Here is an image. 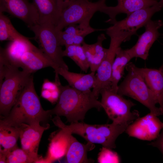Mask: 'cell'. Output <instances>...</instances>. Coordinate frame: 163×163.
<instances>
[{
  "mask_svg": "<svg viewBox=\"0 0 163 163\" xmlns=\"http://www.w3.org/2000/svg\"><path fill=\"white\" fill-rule=\"evenodd\" d=\"M71 135L61 129L52 140L48 155L45 159H42L41 162H52L65 155Z\"/></svg>",
  "mask_w": 163,
  "mask_h": 163,
  "instance_id": "obj_24",
  "label": "cell"
},
{
  "mask_svg": "<svg viewBox=\"0 0 163 163\" xmlns=\"http://www.w3.org/2000/svg\"><path fill=\"white\" fill-rule=\"evenodd\" d=\"M140 69L163 113V65L158 69L140 68Z\"/></svg>",
  "mask_w": 163,
  "mask_h": 163,
  "instance_id": "obj_19",
  "label": "cell"
},
{
  "mask_svg": "<svg viewBox=\"0 0 163 163\" xmlns=\"http://www.w3.org/2000/svg\"><path fill=\"white\" fill-rule=\"evenodd\" d=\"M0 11L20 19L28 27L39 24L37 10L28 0H0Z\"/></svg>",
  "mask_w": 163,
  "mask_h": 163,
  "instance_id": "obj_12",
  "label": "cell"
},
{
  "mask_svg": "<svg viewBox=\"0 0 163 163\" xmlns=\"http://www.w3.org/2000/svg\"><path fill=\"white\" fill-rule=\"evenodd\" d=\"M117 5L115 6H108L106 5L102 12L109 16L110 18L106 22L113 24L117 21L116 17L121 13L129 15L139 9L150 7L158 3V0H117Z\"/></svg>",
  "mask_w": 163,
  "mask_h": 163,
  "instance_id": "obj_16",
  "label": "cell"
},
{
  "mask_svg": "<svg viewBox=\"0 0 163 163\" xmlns=\"http://www.w3.org/2000/svg\"><path fill=\"white\" fill-rule=\"evenodd\" d=\"M163 126V122L157 116L150 112L134 120L128 125L125 132L129 136L151 141L158 137Z\"/></svg>",
  "mask_w": 163,
  "mask_h": 163,
  "instance_id": "obj_11",
  "label": "cell"
},
{
  "mask_svg": "<svg viewBox=\"0 0 163 163\" xmlns=\"http://www.w3.org/2000/svg\"><path fill=\"white\" fill-rule=\"evenodd\" d=\"M101 102L108 117L113 122L117 124L129 125L139 117V111H131L135 104L129 100L124 98L110 88L102 89Z\"/></svg>",
  "mask_w": 163,
  "mask_h": 163,
  "instance_id": "obj_7",
  "label": "cell"
},
{
  "mask_svg": "<svg viewBox=\"0 0 163 163\" xmlns=\"http://www.w3.org/2000/svg\"><path fill=\"white\" fill-rule=\"evenodd\" d=\"M161 8L159 2L152 6L142 8L127 15L123 20L117 21L109 28L120 33L128 41L132 36L136 34L139 29L144 26L151 20L155 13Z\"/></svg>",
  "mask_w": 163,
  "mask_h": 163,
  "instance_id": "obj_10",
  "label": "cell"
},
{
  "mask_svg": "<svg viewBox=\"0 0 163 163\" xmlns=\"http://www.w3.org/2000/svg\"><path fill=\"white\" fill-rule=\"evenodd\" d=\"M163 25V22L160 20H150L145 24V32L139 36L136 44L129 49L133 58H139L144 60L147 59L151 47L159 36L158 30Z\"/></svg>",
  "mask_w": 163,
  "mask_h": 163,
  "instance_id": "obj_14",
  "label": "cell"
},
{
  "mask_svg": "<svg viewBox=\"0 0 163 163\" xmlns=\"http://www.w3.org/2000/svg\"><path fill=\"white\" fill-rule=\"evenodd\" d=\"M0 114L7 116L18 100L32 74L7 62H0Z\"/></svg>",
  "mask_w": 163,
  "mask_h": 163,
  "instance_id": "obj_4",
  "label": "cell"
},
{
  "mask_svg": "<svg viewBox=\"0 0 163 163\" xmlns=\"http://www.w3.org/2000/svg\"><path fill=\"white\" fill-rule=\"evenodd\" d=\"M133 57L129 49L123 50L120 47L117 51L111 71L110 88L117 92L118 83L124 74L127 64Z\"/></svg>",
  "mask_w": 163,
  "mask_h": 163,
  "instance_id": "obj_22",
  "label": "cell"
},
{
  "mask_svg": "<svg viewBox=\"0 0 163 163\" xmlns=\"http://www.w3.org/2000/svg\"><path fill=\"white\" fill-rule=\"evenodd\" d=\"M158 2L160 6L162 8L163 7V0H159Z\"/></svg>",
  "mask_w": 163,
  "mask_h": 163,
  "instance_id": "obj_33",
  "label": "cell"
},
{
  "mask_svg": "<svg viewBox=\"0 0 163 163\" xmlns=\"http://www.w3.org/2000/svg\"><path fill=\"white\" fill-rule=\"evenodd\" d=\"M105 30L110 40L105 57L96 71V83L92 91L97 98L102 89L110 88L112 68L117 50L122 43L126 41L125 38L118 32L108 28Z\"/></svg>",
  "mask_w": 163,
  "mask_h": 163,
  "instance_id": "obj_9",
  "label": "cell"
},
{
  "mask_svg": "<svg viewBox=\"0 0 163 163\" xmlns=\"http://www.w3.org/2000/svg\"><path fill=\"white\" fill-rule=\"evenodd\" d=\"M120 158L117 153L111 149L103 147L98 154V162L100 163H119Z\"/></svg>",
  "mask_w": 163,
  "mask_h": 163,
  "instance_id": "obj_29",
  "label": "cell"
},
{
  "mask_svg": "<svg viewBox=\"0 0 163 163\" xmlns=\"http://www.w3.org/2000/svg\"><path fill=\"white\" fill-rule=\"evenodd\" d=\"M60 12L62 7L74 0H57Z\"/></svg>",
  "mask_w": 163,
  "mask_h": 163,
  "instance_id": "obj_32",
  "label": "cell"
},
{
  "mask_svg": "<svg viewBox=\"0 0 163 163\" xmlns=\"http://www.w3.org/2000/svg\"><path fill=\"white\" fill-rule=\"evenodd\" d=\"M94 144L88 142L86 144L78 141L71 135L69 139L67 149L65 154L66 162L68 163H87L93 162L88 158L87 153L93 150Z\"/></svg>",
  "mask_w": 163,
  "mask_h": 163,
  "instance_id": "obj_17",
  "label": "cell"
},
{
  "mask_svg": "<svg viewBox=\"0 0 163 163\" xmlns=\"http://www.w3.org/2000/svg\"><path fill=\"white\" fill-rule=\"evenodd\" d=\"M63 50V57L71 59L83 72H86L89 66L82 45H73L65 46Z\"/></svg>",
  "mask_w": 163,
  "mask_h": 163,
  "instance_id": "obj_27",
  "label": "cell"
},
{
  "mask_svg": "<svg viewBox=\"0 0 163 163\" xmlns=\"http://www.w3.org/2000/svg\"><path fill=\"white\" fill-rule=\"evenodd\" d=\"M17 66L31 73L43 68L50 67L54 70L55 79L59 78L58 73L59 68L40 49L35 46L23 54Z\"/></svg>",
  "mask_w": 163,
  "mask_h": 163,
  "instance_id": "obj_15",
  "label": "cell"
},
{
  "mask_svg": "<svg viewBox=\"0 0 163 163\" xmlns=\"http://www.w3.org/2000/svg\"><path fill=\"white\" fill-rule=\"evenodd\" d=\"M125 69L127 74L118 86L117 93L138 101L157 116L163 114L160 108L156 106V100L147 85L140 68L133 62H129Z\"/></svg>",
  "mask_w": 163,
  "mask_h": 163,
  "instance_id": "obj_5",
  "label": "cell"
},
{
  "mask_svg": "<svg viewBox=\"0 0 163 163\" xmlns=\"http://www.w3.org/2000/svg\"><path fill=\"white\" fill-rule=\"evenodd\" d=\"M35 34L34 38L40 49L58 67L69 70L63 59V50L60 44L58 31L50 22L39 24L29 27Z\"/></svg>",
  "mask_w": 163,
  "mask_h": 163,
  "instance_id": "obj_8",
  "label": "cell"
},
{
  "mask_svg": "<svg viewBox=\"0 0 163 163\" xmlns=\"http://www.w3.org/2000/svg\"><path fill=\"white\" fill-rule=\"evenodd\" d=\"M20 132V127L0 124V154L7 156L9 152L18 147Z\"/></svg>",
  "mask_w": 163,
  "mask_h": 163,
  "instance_id": "obj_25",
  "label": "cell"
},
{
  "mask_svg": "<svg viewBox=\"0 0 163 163\" xmlns=\"http://www.w3.org/2000/svg\"><path fill=\"white\" fill-rule=\"evenodd\" d=\"M106 39L105 34H101L95 43L89 44L84 42L82 45L91 72H96L105 57L107 49L103 47L102 43Z\"/></svg>",
  "mask_w": 163,
  "mask_h": 163,
  "instance_id": "obj_20",
  "label": "cell"
},
{
  "mask_svg": "<svg viewBox=\"0 0 163 163\" xmlns=\"http://www.w3.org/2000/svg\"><path fill=\"white\" fill-rule=\"evenodd\" d=\"M52 120L56 126L70 134H77L88 142L100 144L103 147L110 149L116 148V139L125 132L129 125L113 122L111 124L91 125L84 122L72 123L66 125L58 116H56Z\"/></svg>",
  "mask_w": 163,
  "mask_h": 163,
  "instance_id": "obj_3",
  "label": "cell"
},
{
  "mask_svg": "<svg viewBox=\"0 0 163 163\" xmlns=\"http://www.w3.org/2000/svg\"><path fill=\"white\" fill-rule=\"evenodd\" d=\"M32 75L17 102L6 117L0 120V124L19 127L46 121L51 117L50 110H44L35 91Z\"/></svg>",
  "mask_w": 163,
  "mask_h": 163,
  "instance_id": "obj_1",
  "label": "cell"
},
{
  "mask_svg": "<svg viewBox=\"0 0 163 163\" xmlns=\"http://www.w3.org/2000/svg\"><path fill=\"white\" fill-rule=\"evenodd\" d=\"M28 39L19 33L14 27L10 19L0 11V40L13 41Z\"/></svg>",
  "mask_w": 163,
  "mask_h": 163,
  "instance_id": "obj_26",
  "label": "cell"
},
{
  "mask_svg": "<svg viewBox=\"0 0 163 163\" xmlns=\"http://www.w3.org/2000/svg\"><path fill=\"white\" fill-rule=\"evenodd\" d=\"M39 16V24L50 22L56 25L60 12L57 0H32Z\"/></svg>",
  "mask_w": 163,
  "mask_h": 163,
  "instance_id": "obj_21",
  "label": "cell"
},
{
  "mask_svg": "<svg viewBox=\"0 0 163 163\" xmlns=\"http://www.w3.org/2000/svg\"><path fill=\"white\" fill-rule=\"evenodd\" d=\"M60 94L55 107L50 110L52 116L65 117L70 123L84 122L85 115L90 109L102 108L101 101L97 100L90 90L82 91L69 85L59 86Z\"/></svg>",
  "mask_w": 163,
  "mask_h": 163,
  "instance_id": "obj_2",
  "label": "cell"
},
{
  "mask_svg": "<svg viewBox=\"0 0 163 163\" xmlns=\"http://www.w3.org/2000/svg\"><path fill=\"white\" fill-rule=\"evenodd\" d=\"M61 84L60 82L58 83L55 81L53 82L47 79H45L43 83L41 89L54 91L60 89L59 86Z\"/></svg>",
  "mask_w": 163,
  "mask_h": 163,
  "instance_id": "obj_30",
  "label": "cell"
},
{
  "mask_svg": "<svg viewBox=\"0 0 163 163\" xmlns=\"http://www.w3.org/2000/svg\"><path fill=\"white\" fill-rule=\"evenodd\" d=\"M58 73L67 81L70 86L80 91L91 90V89L94 87L96 83L95 72H91L88 74L77 73L59 68Z\"/></svg>",
  "mask_w": 163,
  "mask_h": 163,
  "instance_id": "obj_18",
  "label": "cell"
},
{
  "mask_svg": "<svg viewBox=\"0 0 163 163\" xmlns=\"http://www.w3.org/2000/svg\"><path fill=\"white\" fill-rule=\"evenodd\" d=\"M149 144L157 148L162 154L163 158V126L161 132L160 133L158 137Z\"/></svg>",
  "mask_w": 163,
  "mask_h": 163,
  "instance_id": "obj_31",
  "label": "cell"
},
{
  "mask_svg": "<svg viewBox=\"0 0 163 163\" xmlns=\"http://www.w3.org/2000/svg\"><path fill=\"white\" fill-rule=\"evenodd\" d=\"M20 127L21 148L35 160V163L40 162L42 159L38 155L39 146L43 132L49 128V125L23 124Z\"/></svg>",
  "mask_w": 163,
  "mask_h": 163,
  "instance_id": "obj_13",
  "label": "cell"
},
{
  "mask_svg": "<svg viewBox=\"0 0 163 163\" xmlns=\"http://www.w3.org/2000/svg\"><path fill=\"white\" fill-rule=\"evenodd\" d=\"M34 46L29 39L10 41L5 49L0 48V52L10 64L17 66V63L23 54Z\"/></svg>",
  "mask_w": 163,
  "mask_h": 163,
  "instance_id": "obj_23",
  "label": "cell"
},
{
  "mask_svg": "<svg viewBox=\"0 0 163 163\" xmlns=\"http://www.w3.org/2000/svg\"><path fill=\"white\" fill-rule=\"evenodd\" d=\"M106 0L92 2L89 0H74L61 9L58 22L56 26L57 31L62 30L67 26L78 24L88 27L90 21L97 11L102 12L106 5Z\"/></svg>",
  "mask_w": 163,
  "mask_h": 163,
  "instance_id": "obj_6",
  "label": "cell"
},
{
  "mask_svg": "<svg viewBox=\"0 0 163 163\" xmlns=\"http://www.w3.org/2000/svg\"><path fill=\"white\" fill-rule=\"evenodd\" d=\"M35 163V160L24 150L17 147L9 152L6 157L7 163Z\"/></svg>",
  "mask_w": 163,
  "mask_h": 163,
  "instance_id": "obj_28",
  "label": "cell"
}]
</instances>
